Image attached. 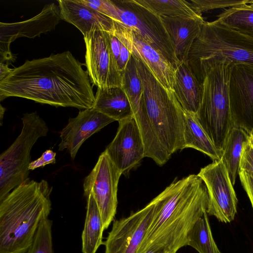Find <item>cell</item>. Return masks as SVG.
<instances>
[{
  "mask_svg": "<svg viewBox=\"0 0 253 253\" xmlns=\"http://www.w3.org/2000/svg\"><path fill=\"white\" fill-rule=\"evenodd\" d=\"M250 142L253 146V128L251 129L250 132Z\"/></svg>",
  "mask_w": 253,
  "mask_h": 253,
  "instance_id": "obj_37",
  "label": "cell"
},
{
  "mask_svg": "<svg viewBox=\"0 0 253 253\" xmlns=\"http://www.w3.org/2000/svg\"><path fill=\"white\" fill-rule=\"evenodd\" d=\"M134 57L142 83L143 103L133 117L143 139L144 157L162 166L174 153L184 149L183 109L174 92L166 90Z\"/></svg>",
  "mask_w": 253,
  "mask_h": 253,
  "instance_id": "obj_3",
  "label": "cell"
},
{
  "mask_svg": "<svg viewBox=\"0 0 253 253\" xmlns=\"http://www.w3.org/2000/svg\"><path fill=\"white\" fill-rule=\"evenodd\" d=\"M122 174L104 151L84 180V195H92L99 211L104 230L114 220L118 205V183Z\"/></svg>",
  "mask_w": 253,
  "mask_h": 253,
  "instance_id": "obj_9",
  "label": "cell"
},
{
  "mask_svg": "<svg viewBox=\"0 0 253 253\" xmlns=\"http://www.w3.org/2000/svg\"><path fill=\"white\" fill-rule=\"evenodd\" d=\"M184 149L191 148L207 155L213 161L220 160L222 151L214 145L198 123L195 115L183 110Z\"/></svg>",
  "mask_w": 253,
  "mask_h": 253,
  "instance_id": "obj_23",
  "label": "cell"
},
{
  "mask_svg": "<svg viewBox=\"0 0 253 253\" xmlns=\"http://www.w3.org/2000/svg\"><path fill=\"white\" fill-rule=\"evenodd\" d=\"M104 230L102 218L92 195L87 198L86 213L82 235L83 253H96L102 242Z\"/></svg>",
  "mask_w": 253,
  "mask_h": 253,
  "instance_id": "obj_24",
  "label": "cell"
},
{
  "mask_svg": "<svg viewBox=\"0 0 253 253\" xmlns=\"http://www.w3.org/2000/svg\"><path fill=\"white\" fill-rule=\"evenodd\" d=\"M250 142V131L237 126H233L226 139L221 159L228 170L233 185L239 176L244 148Z\"/></svg>",
  "mask_w": 253,
  "mask_h": 253,
  "instance_id": "obj_22",
  "label": "cell"
},
{
  "mask_svg": "<svg viewBox=\"0 0 253 253\" xmlns=\"http://www.w3.org/2000/svg\"><path fill=\"white\" fill-rule=\"evenodd\" d=\"M55 156V152L51 149L46 150L39 158L31 161L29 165V169L34 170L48 164H55L56 163Z\"/></svg>",
  "mask_w": 253,
  "mask_h": 253,
  "instance_id": "obj_32",
  "label": "cell"
},
{
  "mask_svg": "<svg viewBox=\"0 0 253 253\" xmlns=\"http://www.w3.org/2000/svg\"><path fill=\"white\" fill-rule=\"evenodd\" d=\"M171 42L175 55L181 62H187L191 46L200 34L204 18L160 16Z\"/></svg>",
  "mask_w": 253,
  "mask_h": 253,
  "instance_id": "obj_19",
  "label": "cell"
},
{
  "mask_svg": "<svg viewBox=\"0 0 253 253\" xmlns=\"http://www.w3.org/2000/svg\"><path fill=\"white\" fill-rule=\"evenodd\" d=\"M231 114L233 126L250 132L253 128V66L234 63L229 83Z\"/></svg>",
  "mask_w": 253,
  "mask_h": 253,
  "instance_id": "obj_15",
  "label": "cell"
},
{
  "mask_svg": "<svg viewBox=\"0 0 253 253\" xmlns=\"http://www.w3.org/2000/svg\"><path fill=\"white\" fill-rule=\"evenodd\" d=\"M208 215L206 211L191 229L186 246L192 247L199 253H221L212 236Z\"/></svg>",
  "mask_w": 253,
  "mask_h": 253,
  "instance_id": "obj_26",
  "label": "cell"
},
{
  "mask_svg": "<svg viewBox=\"0 0 253 253\" xmlns=\"http://www.w3.org/2000/svg\"><path fill=\"white\" fill-rule=\"evenodd\" d=\"M240 170L253 176V146L250 142L245 147L240 164Z\"/></svg>",
  "mask_w": 253,
  "mask_h": 253,
  "instance_id": "obj_31",
  "label": "cell"
},
{
  "mask_svg": "<svg viewBox=\"0 0 253 253\" xmlns=\"http://www.w3.org/2000/svg\"><path fill=\"white\" fill-rule=\"evenodd\" d=\"M151 222L137 253L151 248L171 253L186 246L188 234L207 211L208 194L197 174L174 180L156 197Z\"/></svg>",
  "mask_w": 253,
  "mask_h": 253,
  "instance_id": "obj_2",
  "label": "cell"
},
{
  "mask_svg": "<svg viewBox=\"0 0 253 253\" xmlns=\"http://www.w3.org/2000/svg\"><path fill=\"white\" fill-rule=\"evenodd\" d=\"M23 127L13 143L0 155V202L29 177L32 147L48 127L36 112L25 113Z\"/></svg>",
  "mask_w": 253,
  "mask_h": 253,
  "instance_id": "obj_7",
  "label": "cell"
},
{
  "mask_svg": "<svg viewBox=\"0 0 253 253\" xmlns=\"http://www.w3.org/2000/svg\"><path fill=\"white\" fill-rule=\"evenodd\" d=\"M86 6L117 21L118 13L114 1L110 0H79Z\"/></svg>",
  "mask_w": 253,
  "mask_h": 253,
  "instance_id": "obj_30",
  "label": "cell"
},
{
  "mask_svg": "<svg viewBox=\"0 0 253 253\" xmlns=\"http://www.w3.org/2000/svg\"><path fill=\"white\" fill-rule=\"evenodd\" d=\"M193 10L198 15L217 8H229L236 5L248 4L249 0H189Z\"/></svg>",
  "mask_w": 253,
  "mask_h": 253,
  "instance_id": "obj_29",
  "label": "cell"
},
{
  "mask_svg": "<svg viewBox=\"0 0 253 253\" xmlns=\"http://www.w3.org/2000/svg\"><path fill=\"white\" fill-rule=\"evenodd\" d=\"M12 70L8 67L7 64L0 63V81L6 77Z\"/></svg>",
  "mask_w": 253,
  "mask_h": 253,
  "instance_id": "obj_34",
  "label": "cell"
},
{
  "mask_svg": "<svg viewBox=\"0 0 253 253\" xmlns=\"http://www.w3.org/2000/svg\"><path fill=\"white\" fill-rule=\"evenodd\" d=\"M115 121L93 108L80 111L60 131L59 151L66 149L74 160L83 143L93 134Z\"/></svg>",
  "mask_w": 253,
  "mask_h": 253,
  "instance_id": "obj_17",
  "label": "cell"
},
{
  "mask_svg": "<svg viewBox=\"0 0 253 253\" xmlns=\"http://www.w3.org/2000/svg\"><path fill=\"white\" fill-rule=\"evenodd\" d=\"M0 122H1V124H0V125H1L2 124V118H3V116L4 115V111H5V108H3L1 105H0Z\"/></svg>",
  "mask_w": 253,
  "mask_h": 253,
  "instance_id": "obj_36",
  "label": "cell"
},
{
  "mask_svg": "<svg viewBox=\"0 0 253 253\" xmlns=\"http://www.w3.org/2000/svg\"><path fill=\"white\" fill-rule=\"evenodd\" d=\"M239 176L241 184L249 198L253 209V176L243 170H240Z\"/></svg>",
  "mask_w": 253,
  "mask_h": 253,
  "instance_id": "obj_33",
  "label": "cell"
},
{
  "mask_svg": "<svg viewBox=\"0 0 253 253\" xmlns=\"http://www.w3.org/2000/svg\"><path fill=\"white\" fill-rule=\"evenodd\" d=\"M212 58L253 66V38L216 20L205 21L191 46L187 63L193 70L202 62Z\"/></svg>",
  "mask_w": 253,
  "mask_h": 253,
  "instance_id": "obj_6",
  "label": "cell"
},
{
  "mask_svg": "<svg viewBox=\"0 0 253 253\" xmlns=\"http://www.w3.org/2000/svg\"><path fill=\"white\" fill-rule=\"evenodd\" d=\"M62 20L75 26L84 37L90 32L99 30L111 32L114 21L81 3L79 0H58Z\"/></svg>",
  "mask_w": 253,
  "mask_h": 253,
  "instance_id": "obj_18",
  "label": "cell"
},
{
  "mask_svg": "<svg viewBox=\"0 0 253 253\" xmlns=\"http://www.w3.org/2000/svg\"><path fill=\"white\" fill-rule=\"evenodd\" d=\"M114 1L118 13L116 21L138 34L176 69L180 62L175 55L170 37L160 16L135 0Z\"/></svg>",
  "mask_w": 253,
  "mask_h": 253,
  "instance_id": "obj_8",
  "label": "cell"
},
{
  "mask_svg": "<svg viewBox=\"0 0 253 253\" xmlns=\"http://www.w3.org/2000/svg\"><path fill=\"white\" fill-rule=\"evenodd\" d=\"M197 175L207 189L208 214L215 216L222 222L232 221L237 211L238 199L222 160L213 161L202 168Z\"/></svg>",
  "mask_w": 253,
  "mask_h": 253,
  "instance_id": "obj_11",
  "label": "cell"
},
{
  "mask_svg": "<svg viewBox=\"0 0 253 253\" xmlns=\"http://www.w3.org/2000/svg\"><path fill=\"white\" fill-rule=\"evenodd\" d=\"M84 37L85 65L91 83L99 88L121 87L123 73L112 54L108 32L95 30Z\"/></svg>",
  "mask_w": 253,
  "mask_h": 253,
  "instance_id": "obj_10",
  "label": "cell"
},
{
  "mask_svg": "<svg viewBox=\"0 0 253 253\" xmlns=\"http://www.w3.org/2000/svg\"><path fill=\"white\" fill-rule=\"evenodd\" d=\"M119 122L117 133L105 151L122 174L136 167L144 158V146L133 116Z\"/></svg>",
  "mask_w": 253,
  "mask_h": 253,
  "instance_id": "obj_14",
  "label": "cell"
},
{
  "mask_svg": "<svg viewBox=\"0 0 253 253\" xmlns=\"http://www.w3.org/2000/svg\"><path fill=\"white\" fill-rule=\"evenodd\" d=\"M174 94L185 111L196 115L202 96V84L187 62L177 67L175 74Z\"/></svg>",
  "mask_w": 253,
  "mask_h": 253,
  "instance_id": "obj_20",
  "label": "cell"
},
{
  "mask_svg": "<svg viewBox=\"0 0 253 253\" xmlns=\"http://www.w3.org/2000/svg\"><path fill=\"white\" fill-rule=\"evenodd\" d=\"M93 108L118 122L133 116L128 99L121 87L97 88Z\"/></svg>",
  "mask_w": 253,
  "mask_h": 253,
  "instance_id": "obj_21",
  "label": "cell"
},
{
  "mask_svg": "<svg viewBox=\"0 0 253 253\" xmlns=\"http://www.w3.org/2000/svg\"><path fill=\"white\" fill-rule=\"evenodd\" d=\"M152 200L143 209L113 221L104 243L105 253H137L152 219Z\"/></svg>",
  "mask_w": 253,
  "mask_h": 253,
  "instance_id": "obj_12",
  "label": "cell"
},
{
  "mask_svg": "<svg viewBox=\"0 0 253 253\" xmlns=\"http://www.w3.org/2000/svg\"><path fill=\"white\" fill-rule=\"evenodd\" d=\"M113 32L166 90L173 92L176 68L171 63L124 24L114 21Z\"/></svg>",
  "mask_w": 253,
  "mask_h": 253,
  "instance_id": "obj_13",
  "label": "cell"
},
{
  "mask_svg": "<svg viewBox=\"0 0 253 253\" xmlns=\"http://www.w3.org/2000/svg\"><path fill=\"white\" fill-rule=\"evenodd\" d=\"M83 65L69 51L27 60L0 81V101L18 97L55 107L93 108L95 95Z\"/></svg>",
  "mask_w": 253,
  "mask_h": 253,
  "instance_id": "obj_1",
  "label": "cell"
},
{
  "mask_svg": "<svg viewBox=\"0 0 253 253\" xmlns=\"http://www.w3.org/2000/svg\"><path fill=\"white\" fill-rule=\"evenodd\" d=\"M248 4L224 9L217 15L215 20L228 28L253 38V6Z\"/></svg>",
  "mask_w": 253,
  "mask_h": 253,
  "instance_id": "obj_25",
  "label": "cell"
},
{
  "mask_svg": "<svg viewBox=\"0 0 253 253\" xmlns=\"http://www.w3.org/2000/svg\"><path fill=\"white\" fill-rule=\"evenodd\" d=\"M142 253H171L170 252L162 249L151 248L145 251Z\"/></svg>",
  "mask_w": 253,
  "mask_h": 253,
  "instance_id": "obj_35",
  "label": "cell"
},
{
  "mask_svg": "<svg viewBox=\"0 0 253 253\" xmlns=\"http://www.w3.org/2000/svg\"><path fill=\"white\" fill-rule=\"evenodd\" d=\"M248 4L253 6V0H249Z\"/></svg>",
  "mask_w": 253,
  "mask_h": 253,
  "instance_id": "obj_38",
  "label": "cell"
},
{
  "mask_svg": "<svg viewBox=\"0 0 253 253\" xmlns=\"http://www.w3.org/2000/svg\"><path fill=\"white\" fill-rule=\"evenodd\" d=\"M52 188L29 178L0 202V253H25L51 210Z\"/></svg>",
  "mask_w": 253,
  "mask_h": 253,
  "instance_id": "obj_4",
  "label": "cell"
},
{
  "mask_svg": "<svg viewBox=\"0 0 253 253\" xmlns=\"http://www.w3.org/2000/svg\"><path fill=\"white\" fill-rule=\"evenodd\" d=\"M159 16L201 17L186 0H135Z\"/></svg>",
  "mask_w": 253,
  "mask_h": 253,
  "instance_id": "obj_27",
  "label": "cell"
},
{
  "mask_svg": "<svg viewBox=\"0 0 253 253\" xmlns=\"http://www.w3.org/2000/svg\"><path fill=\"white\" fill-rule=\"evenodd\" d=\"M234 64L224 58H212L202 62L193 71L202 84V99L196 118L222 152L234 126L229 97L230 75Z\"/></svg>",
  "mask_w": 253,
  "mask_h": 253,
  "instance_id": "obj_5",
  "label": "cell"
},
{
  "mask_svg": "<svg viewBox=\"0 0 253 253\" xmlns=\"http://www.w3.org/2000/svg\"><path fill=\"white\" fill-rule=\"evenodd\" d=\"M52 221L43 219L33 242L25 253H54L52 241Z\"/></svg>",
  "mask_w": 253,
  "mask_h": 253,
  "instance_id": "obj_28",
  "label": "cell"
},
{
  "mask_svg": "<svg viewBox=\"0 0 253 253\" xmlns=\"http://www.w3.org/2000/svg\"><path fill=\"white\" fill-rule=\"evenodd\" d=\"M62 20L58 5L54 3L45 4L34 17L15 23H0V57L9 55L10 44L21 37L34 38L51 31Z\"/></svg>",
  "mask_w": 253,
  "mask_h": 253,
  "instance_id": "obj_16",
  "label": "cell"
}]
</instances>
